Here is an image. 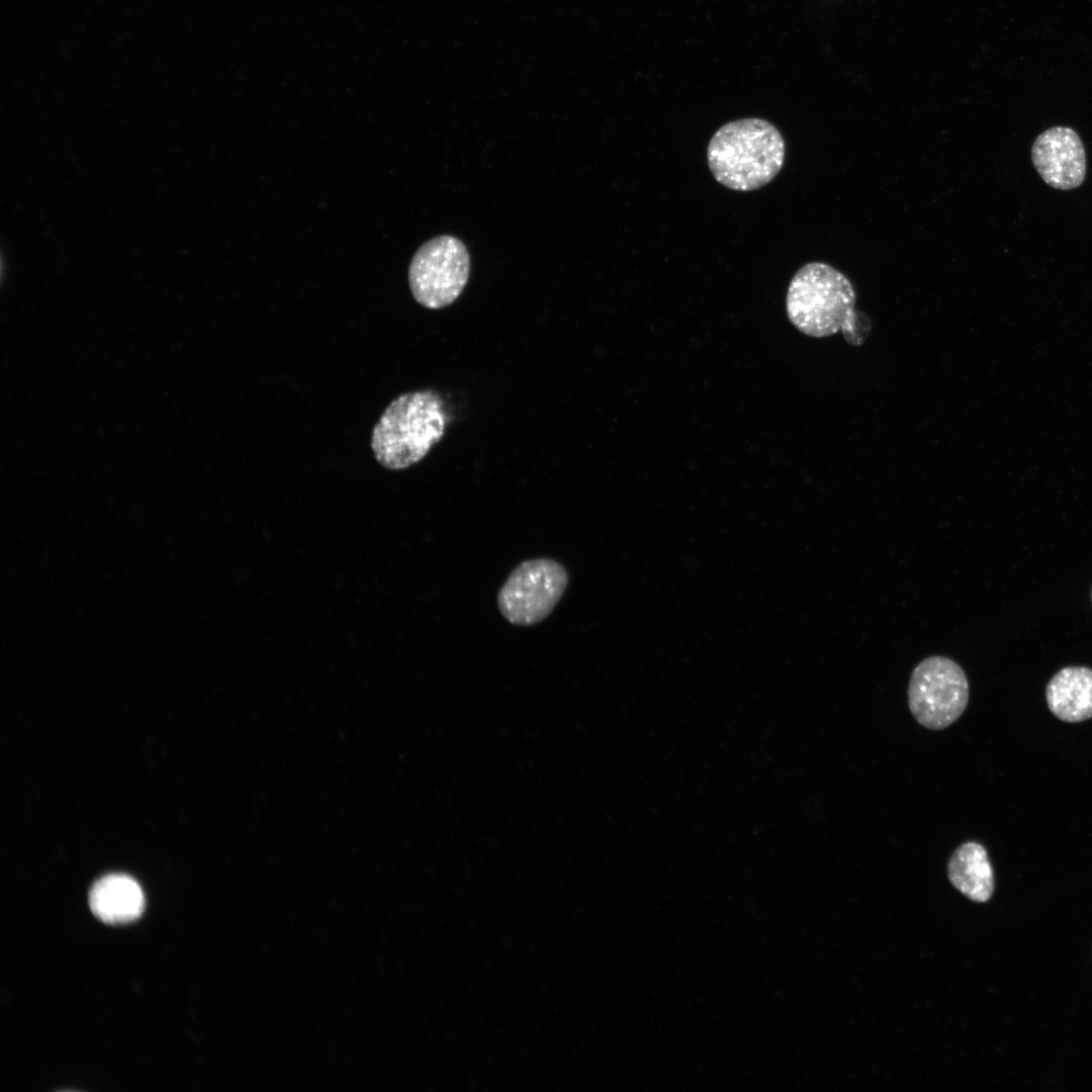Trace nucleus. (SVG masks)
I'll use <instances>...</instances> for the list:
<instances>
[{
	"instance_id": "nucleus-4",
	"label": "nucleus",
	"mask_w": 1092,
	"mask_h": 1092,
	"mask_svg": "<svg viewBox=\"0 0 1092 1092\" xmlns=\"http://www.w3.org/2000/svg\"><path fill=\"white\" fill-rule=\"evenodd\" d=\"M969 682L959 663L933 655L913 669L908 686L909 710L918 724L942 730L956 722L969 703Z\"/></svg>"
},
{
	"instance_id": "nucleus-5",
	"label": "nucleus",
	"mask_w": 1092,
	"mask_h": 1092,
	"mask_svg": "<svg viewBox=\"0 0 1092 1092\" xmlns=\"http://www.w3.org/2000/svg\"><path fill=\"white\" fill-rule=\"evenodd\" d=\"M568 572L547 558L524 560L510 573L497 594L502 616L515 626H533L555 609L568 585Z\"/></svg>"
},
{
	"instance_id": "nucleus-10",
	"label": "nucleus",
	"mask_w": 1092,
	"mask_h": 1092,
	"mask_svg": "<svg viewBox=\"0 0 1092 1092\" xmlns=\"http://www.w3.org/2000/svg\"><path fill=\"white\" fill-rule=\"evenodd\" d=\"M951 885L972 901H988L994 892V873L986 848L975 841L960 845L947 862Z\"/></svg>"
},
{
	"instance_id": "nucleus-2",
	"label": "nucleus",
	"mask_w": 1092,
	"mask_h": 1092,
	"mask_svg": "<svg viewBox=\"0 0 1092 1092\" xmlns=\"http://www.w3.org/2000/svg\"><path fill=\"white\" fill-rule=\"evenodd\" d=\"M449 422L445 400L438 391L402 393L388 403L372 429L374 458L386 469H405L442 440Z\"/></svg>"
},
{
	"instance_id": "nucleus-8",
	"label": "nucleus",
	"mask_w": 1092,
	"mask_h": 1092,
	"mask_svg": "<svg viewBox=\"0 0 1092 1092\" xmlns=\"http://www.w3.org/2000/svg\"><path fill=\"white\" fill-rule=\"evenodd\" d=\"M89 905L93 914L109 924H123L138 919L145 908L140 885L125 875H108L91 888Z\"/></svg>"
},
{
	"instance_id": "nucleus-6",
	"label": "nucleus",
	"mask_w": 1092,
	"mask_h": 1092,
	"mask_svg": "<svg viewBox=\"0 0 1092 1092\" xmlns=\"http://www.w3.org/2000/svg\"><path fill=\"white\" fill-rule=\"evenodd\" d=\"M470 260L458 238L443 235L419 248L408 268V284L418 303L440 309L453 303L467 284Z\"/></svg>"
},
{
	"instance_id": "nucleus-3",
	"label": "nucleus",
	"mask_w": 1092,
	"mask_h": 1092,
	"mask_svg": "<svg viewBox=\"0 0 1092 1092\" xmlns=\"http://www.w3.org/2000/svg\"><path fill=\"white\" fill-rule=\"evenodd\" d=\"M785 141L779 129L760 118H743L722 125L707 149L714 178L737 191H751L770 182L785 161Z\"/></svg>"
},
{
	"instance_id": "nucleus-9",
	"label": "nucleus",
	"mask_w": 1092,
	"mask_h": 1092,
	"mask_svg": "<svg viewBox=\"0 0 1092 1092\" xmlns=\"http://www.w3.org/2000/svg\"><path fill=\"white\" fill-rule=\"evenodd\" d=\"M1050 711L1060 720L1081 722L1092 717V669L1069 666L1058 671L1045 690Z\"/></svg>"
},
{
	"instance_id": "nucleus-1",
	"label": "nucleus",
	"mask_w": 1092,
	"mask_h": 1092,
	"mask_svg": "<svg viewBox=\"0 0 1092 1092\" xmlns=\"http://www.w3.org/2000/svg\"><path fill=\"white\" fill-rule=\"evenodd\" d=\"M855 291L840 271L822 262H810L793 276L786 308L790 322L801 333L825 338L842 332L847 344L862 345L872 331V322L855 310Z\"/></svg>"
},
{
	"instance_id": "nucleus-7",
	"label": "nucleus",
	"mask_w": 1092,
	"mask_h": 1092,
	"mask_svg": "<svg viewBox=\"0 0 1092 1092\" xmlns=\"http://www.w3.org/2000/svg\"><path fill=\"white\" fill-rule=\"evenodd\" d=\"M1032 164L1051 187L1071 190L1086 176V154L1079 134L1066 126H1054L1041 132L1031 148Z\"/></svg>"
}]
</instances>
